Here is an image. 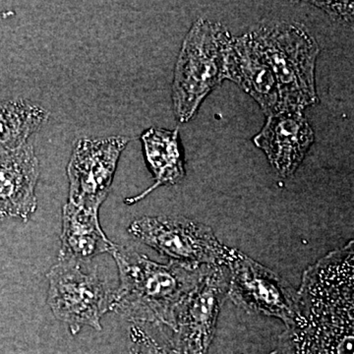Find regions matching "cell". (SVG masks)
Listing matches in <instances>:
<instances>
[{"mask_svg": "<svg viewBox=\"0 0 354 354\" xmlns=\"http://www.w3.org/2000/svg\"><path fill=\"white\" fill-rule=\"evenodd\" d=\"M353 241L302 274L295 312L272 354H353Z\"/></svg>", "mask_w": 354, "mask_h": 354, "instance_id": "1", "label": "cell"}, {"mask_svg": "<svg viewBox=\"0 0 354 354\" xmlns=\"http://www.w3.org/2000/svg\"><path fill=\"white\" fill-rule=\"evenodd\" d=\"M120 286L111 295L109 311L132 323L164 326L174 332L176 313L185 298L212 267H187L169 261L158 264L131 247L115 244L111 252Z\"/></svg>", "mask_w": 354, "mask_h": 354, "instance_id": "2", "label": "cell"}, {"mask_svg": "<svg viewBox=\"0 0 354 354\" xmlns=\"http://www.w3.org/2000/svg\"><path fill=\"white\" fill-rule=\"evenodd\" d=\"M279 92V111H300L317 104L315 65L318 44L297 24L267 26L253 32Z\"/></svg>", "mask_w": 354, "mask_h": 354, "instance_id": "3", "label": "cell"}, {"mask_svg": "<svg viewBox=\"0 0 354 354\" xmlns=\"http://www.w3.org/2000/svg\"><path fill=\"white\" fill-rule=\"evenodd\" d=\"M232 36L220 23L199 19L184 39L172 85L174 113L187 122L198 108L227 79V58Z\"/></svg>", "mask_w": 354, "mask_h": 354, "instance_id": "4", "label": "cell"}, {"mask_svg": "<svg viewBox=\"0 0 354 354\" xmlns=\"http://www.w3.org/2000/svg\"><path fill=\"white\" fill-rule=\"evenodd\" d=\"M128 232L169 261L187 267L225 266L230 248L208 225L184 216H143L132 221Z\"/></svg>", "mask_w": 354, "mask_h": 354, "instance_id": "5", "label": "cell"}, {"mask_svg": "<svg viewBox=\"0 0 354 354\" xmlns=\"http://www.w3.org/2000/svg\"><path fill=\"white\" fill-rule=\"evenodd\" d=\"M78 263L58 261L48 272V305L72 335L83 327L102 330V317L109 311L111 295L97 270L83 271Z\"/></svg>", "mask_w": 354, "mask_h": 354, "instance_id": "6", "label": "cell"}, {"mask_svg": "<svg viewBox=\"0 0 354 354\" xmlns=\"http://www.w3.org/2000/svg\"><path fill=\"white\" fill-rule=\"evenodd\" d=\"M225 267L230 274L227 297L254 315L274 317L288 325L295 312L297 291L276 272L235 248Z\"/></svg>", "mask_w": 354, "mask_h": 354, "instance_id": "7", "label": "cell"}, {"mask_svg": "<svg viewBox=\"0 0 354 354\" xmlns=\"http://www.w3.org/2000/svg\"><path fill=\"white\" fill-rule=\"evenodd\" d=\"M228 281L225 266L212 267L179 307L171 335L180 354H207L227 297Z\"/></svg>", "mask_w": 354, "mask_h": 354, "instance_id": "8", "label": "cell"}, {"mask_svg": "<svg viewBox=\"0 0 354 354\" xmlns=\"http://www.w3.org/2000/svg\"><path fill=\"white\" fill-rule=\"evenodd\" d=\"M129 139H81L77 142L68 167V201L85 208L100 209L108 197L121 153Z\"/></svg>", "mask_w": 354, "mask_h": 354, "instance_id": "9", "label": "cell"}, {"mask_svg": "<svg viewBox=\"0 0 354 354\" xmlns=\"http://www.w3.org/2000/svg\"><path fill=\"white\" fill-rule=\"evenodd\" d=\"M314 142V132L300 111H279L268 116L267 122L254 143L267 156L281 177L297 171Z\"/></svg>", "mask_w": 354, "mask_h": 354, "instance_id": "10", "label": "cell"}, {"mask_svg": "<svg viewBox=\"0 0 354 354\" xmlns=\"http://www.w3.org/2000/svg\"><path fill=\"white\" fill-rule=\"evenodd\" d=\"M39 176V160L31 145L0 153V220L31 218L38 207Z\"/></svg>", "mask_w": 354, "mask_h": 354, "instance_id": "11", "label": "cell"}, {"mask_svg": "<svg viewBox=\"0 0 354 354\" xmlns=\"http://www.w3.org/2000/svg\"><path fill=\"white\" fill-rule=\"evenodd\" d=\"M227 79L250 95L266 115L279 111L276 79L258 50L252 32L239 38L232 37L227 58Z\"/></svg>", "mask_w": 354, "mask_h": 354, "instance_id": "12", "label": "cell"}, {"mask_svg": "<svg viewBox=\"0 0 354 354\" xmlns=\"http://www.w3.org/2000/svg\"><path fill=\"white\" fill-rule=\"evenodd\" d=\"M62 247L58 261L86 264L95 256L111 253L115 244L102 232L99 209L85 208L71 202L62 211Z\"/></svg>", "mask_w": 354, "mask_h": 354, "instance_id": "13", "label": "cell"}, {"mask_svg": "<svg viewBox=\"0 0 354 354\" xmlns=\"http://www.w3.org/2000/svg\"><path fill=\"white\" fill-rule=\"evenodd\" d=\"M147 164L155 178V183L138 196L125 200L127 205L135 204L162 185H174L185 176L178 129L151 128L141 137Z\"/></svg>", "mask_w": 354, "mask_h": 354, "instance_id": "14", "label": "cell"}, {"mask_svg": "<svg viewBox=\"0 0 354 354\" xmlns=\"http://www.w3.org/2000/svg\"><path fill=\"white\" fill-rule=\"evenodd\" d=\"M50 113L31 102L14 100L0 102V153L11 152L26 145Z\"/></svg>", "mask_w": 354, "mask_h": 354, "instance_id": "15", "label": "cell"}, {"mask_svg": "<svg viewBox=\"0 0 354 354\" xmlns=\"http://www.w3.org/2000/svg\"><path fill=\"white\" fill-rule=\"evenodd\" d=\"M129 335V354H180L172 341L171 330L164 326L132 323Z\"/></svg>", "mask_w": 354, "mask_h": 354, "instance_id": "16", "label": "cell"}, {"mask_svg": "<svg viewBox=\"0 0 354 354\" xmlns=\"http://www.w3.org/2000/svg\"><path fill=\"white\" fill-rule=\"evenodd\" d=\"M312 3H316L317 6L321 7L324 10L332 16L335 20L353 21V3L348 1H327L318 2L312 1Z\"/></svg>", "mask_w": 354, "mask_h": 354, "instance_id": "17", "label": "cell"}]
</instances>
